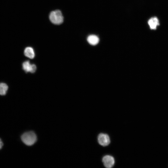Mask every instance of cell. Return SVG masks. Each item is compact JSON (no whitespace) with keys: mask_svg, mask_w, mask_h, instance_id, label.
I'll return each mask as SVG.
<instances>
[{"mask_svg":"<svg viewBox=\"0 0 168 168\" xmlns=\"http://www.w3.org/2000/svg\"><path fill=\"white\" fill-rule=\"evenodd\" d=\"M98 140L99 144L103 146L108 145L110 142V139L109 136L103 133H100L99 135Z\"/></svg>","mask_w":168,"mask_h":168,"instance_id":"cell-3","label":"cell"},{"mask_svg":"<svg viewBox=\"0 0 168 168\" xmlns=\"http://www.w3.org/2000/svg\"><path fill=\"white\" fill-rule=\"evenodd\" d=\"M21 139L25 145L31 146L36 142L37 137L34 132L30 131L23 133L21 136Z\"/></svg>","mask_w":168,"mask_h":168,"instance_id":"cell-1","label":"cell"},{"mask_svg":"<svg viewBox=\"0 0 168 168\" xmlns=\"http://www.w3.org/2000/svg\"><path fill=\"white\" fill-rule=\"evenodd\" d=\"M22 68L26 72L34 73L36 69V65L34 64H31L29 61H24L22 64Z\"/></svg>","mask_w":168,"mask_h":168,"instance_id":"cell-4","label":"cell"},{"mask_svg":"<svg viewBox=\"0 0 168 168\" xmlns=\"http://www.w3.org/2000/svg\"><path fill=\"white\" fill-rule=\"evenodd\" d=\"M87 40L89 44L93 45L97 44L99 41L98 37L94 35H89L87 37Z\"/></svg>","mask_w":168,"mask_h":168,"instance_id":"cell-7","label":"cell"},{"mask_svg":"<svg viewBox=\"0 0 168 168\" xmlns=\"http://www.w3.org/2000/svg\"><path fill=\"white\" fill-rule=\"evenodd\" d=\"M3 145V143L1 138H0V150L2 149Z\"/></svg>","mask_w":168,"mask_h":168,"instance_id":"cell-10","label":"cell"},{"mask_svg":"<svg viewBox=\"0 0 168 168\" xmlns=\"http://www.w3.org/2000/svg\"><path fill=\"white\" fill-rule=\"evenodd\" d=\"M102 161L105 166L108 168L112 167L114 163V157L110 155H106L102 158Z\"/></svg>","mask_w":168,"mask_h":168,"instance_id":"cell-5","label":"cell"},{"mask_svg":"<svg viewBox=\"0 0 168 168\" xmlns=\"http://www.w3.org/2000/svg\"><path fill=\"white\" fill-rule=\"evenodd\" d=\"M148 24L150 29L152 30H156L157 27L160 25L158 19L156 16L150 18L147 21Z\"/></svg>","mask_w":168,"mask_h":168,"instance_id":"cell-6","label":"cell"},{"mask_svg":"<svg viewBox=\"0 0 168 168\" xmlns=\"http://www.w3.org/2000/svg\"><path fill=\"white\" fill-rule=\"evenodd\" d=\"M24 54L26 57L31 58H33L35 56V53L33 49L31 47L26 48L24 51Z\"/></svg>","mask_w":168,"mask_h":168,"instance_id":"cell-8","label":"cell"},{"mask_svg":"<svg viewBox=\"0 0 168 168\" xmlns=\"http://www.w3.org/2000/svg\"><path fill=\"white\" fill-rule=\"evenodd\" d=\"M49 18L53 23L56 25L61 24L63 21L61 12L58 10L51 12L49 15Z\"/></svg>","mask_w":168,"mask_h":168,"instance_id":"cell-2","label":"cell"},{"mask_svg":"<svg viewBox=\"0 0 168 168\" xmlns=\"http://www.w3.org/2000/svg\"><path fill=\"white\" fill-rule=\"evenodd\" d=\"M8 88V85L5 83H0V95L4 96L6 95Z\"/></svg>","mask_w":168,"mask_h":168,"instance_id":"cell-9","label":"cell"}]
</instances>
